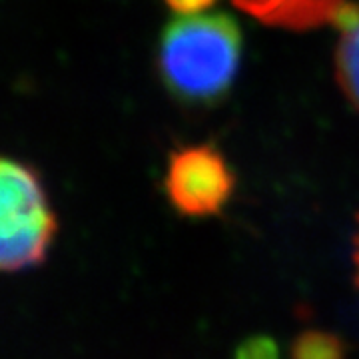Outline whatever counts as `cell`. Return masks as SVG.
Masks as SVG:
<instances>
[{"label":"cell","mask_w":359,"mask_h":359,"mask_svg":"<svg viewBox=\"0 0 359 359\" xmlns=\"http://www.w3.org/2000/svg\"><path fill=\"white\" fill-rule=\"evenodd\" d=\"M236 359H280V351L271 337L254 335L238 346Z\"/></svg>","instance_id":"6"},{"label":"cell","mask_w":359,"mask_h":359,"mask_svg":"<svg viewBox=\"0 0 359 359\" xmlns=\"http://www.w3.org/2000/svg\"><path fill=\"white\" fill-rule=\"evenodd\" d=\"M168 6L172 8V11H176L182 16H190V14L196 13H202L205 8H210V6H214L216 4V0H164Z\"/></svg>","instance_id":"7"},{"label":"cell","mask_w":359,"mask_h":359,"mask_svg":"<svg viewBox=\"0 0 359 359\" xmlns=\"http://www.w3.org/2000/svg\"><path fill=\"white\" fill-rule=\"evenodd\" d=\"M162 188L180 216L210 218L230 202L236 174L212 144H190L170 154Z\"/></svg>","instance_id":"3"},{"label":"cell","mask_w":359,"mask_h":359,"mask_svg":"<svg viewBox=\"0 0 359 359\" xmlns=\"http://www.w3.org/2000/svg\"><path fill=\"white\" fill-rule=\"evenodd\" d=\"M58 231L39 172L16 158L0 164V268L8 273L46 262Z\"/></svg>","instance_id":"2"},{"label":"cell","mask_w":359,"mask_h":359,"mask_svg":"<svg viewBox=\"0 0 359 359\" xmlns=\"http://www.w3.org/2000/svg\"><path fill=\"white\" fill-rule=\"evenodd\" d=\"M242 62V30L230 14H190L170 20L158 46V72L180 104L224 102Z\"/></svg>","instance_id":"1"},{"label":"cell","mask_w":359,"mask_h":359,"mask_svg":"<svg viewBox=\"0 0 359 359\" xmlns=\"http://www.w3.org/2000/svg\"><path fill=\"white\" fill-rule=\"evenodd\" d=\"M334 22L339 28L335 80L347 102L359 114V6L344 4Z\"/></svg>","instance_id":"4"},{"label":"cell","mask_w":359,"mask_h":359,"mask_svg":"<svg viewBox=\"0 0 359 359\" xmlns=\"http://www.w3.org/2000/svg\"><path fill=\"white\" fill-rule=\"evenodd\" d=\"M353 262H355V280L359 285V226L355 231V238H353Z\"/></svg>","instance_id":"8"},{"label":"cell","mask_w":359,"mask_h":359,"mask_svg":"<svg viewBox=\"0 0 359 359\" xmlns=\"http://www.w3.org/2000/svg\"><path fill=\"white\" fill-rule=\"evenodd\" d=\"M292 359H346L341 337L325 330H306L295 335L290 347Z\"/></svg>","instance_id":"5"}]
</instances>
